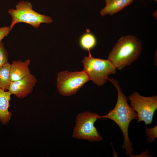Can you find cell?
<instances>
[{"label":"cell","mask_w":157,"mask_h":157,"mask_svg":"<svg viewBox=\"0 0 157 157\" xmlns=\"http://www.w3.org/2000/svg\"><path fill=\"white\" fill-rule=\"evenodd\" d=\"M108 80L113 84L117 90V101L114 108L110 110L107 115L99 116V118H105L110 119L118 126L124 136L122 147L125 150L126 156L132 157V154L134 150L133 147V144L129 137L128 129L131 121L133 119H138V115L128 104V98L123 92L118 81L113 78H109Z\"/></svg>","instance_id":"6da1fadb"},{"label":"cell","mask_w":157,"mask_h":157,"mask_svg":"<svg viewBox=\"0 0 157 157\" xmlns=\"http://www.w3.org/2000/svg\"><path fill=\"white\" fill-rule=\"evenodd\" d=\"M142 50V42L136 36L127 35L120 37L109 53L108 59L116 69L121 70L136 60Z\"/></svg>","instance_id":"7a4b0ae2"},{"label":"cell","mask_w":157,"mask_h":157,"mask_svg":"<svg viewBox=\"0 0 157 157\" xmlns=\"http://www.w3.org/2000/svg\"><path fill=\"white\" fill-rule=\"evenodd\" d=\"M8 12L12 17L9 26L10 31L19 23H26L37 28L42 23L50 24L53 21L50 17L40 14L33 10L32 4L27 1L19 2L15 9L10 8Z\"/></svg>","instance_id":"3957f363"},{"label":"cell","mask_w":157,"mask_h":157,"mask_svg":"<svg viewBox=\"0 0 157 157\" xmlns=\"http://www.w3.org/2000/svg\"><path fill=\"white\" fill-rule=\"evenodd\" d=\"M82 62L84 66L83 70L90 80L98 86L105 84L109 78L108 76L116 72V67L109 60L93 57L90 52L89 56H85Z\"/></svg>","instance_id":"277c9868"},{"label":"cell","mask_w":157,"mask_h":157,"mask_svg":"<svg viewBox=\"0 0 157 157\" xmlns=\"http://www.w3.org/2000/svg\"><path fill=\"white\" fill-rule=\"evenodd\" d=\"M99 116L97 114L90 112L79 114L76 117L72 137L91 142L101 140L102 138L94 125L95 122L99 119Z\"/></svg>","instance_id":"5b68a950"},{"label":"cell","mask_w":157,"mask_h":157,"mask_svg":"<svg viewBox=\"0 0 157 157\" xmlns=\"http://www.w3.org/2000/svg\"><path fill=\"white\" fill-rule=\"evenodd\" d=\"M127 98L130 101V106L137 115V123L144 122L146 125H150L157 108V96L144 97L135 92Z\"/></svg>","instance_id":"8992f818"},{"label":"cell","mask_w":157,"mask_h":157,"mask_svg":"<svg viewBox=\"0 0 157 157\" xmlns=\"http://www.w3.org/2000/svg\"><path fill=\"white\" fill-rule=\"evenodd\" d=\"M90 80L88 76L83 70L73 72L67 71L61 72L58 74L57 87L61 95L70 96L74 94Z\"/></svg>","instance_id":"52a82bcc"},{"label":"cell","mask_w":157,"mask_h":157,"mask_svg":"<svg viewBox=\"0 0 157 157\" xmlns=\"http://www.w3.org/2000/svg\"><path fill=\"white\" fill-rule=\"evenodd\" d=\"M37 81L35 76L30 74L18 80L11 82L8 90L18 98H25L32 92Z\"/></svg>","instance_id":"ba28073f"},{"label":"cell","mask_w":157,"mask_h":157,"mask_svg":"<svg viewBox=\"0 0 157 157\" xmlns=\"http://www.w3.org/2000/svg\"><path fill=\"white\" fill-rule=\"evenodd\" d=\"M31 63L29 59L23 62L21 60H13L11 64L10 76L11 82L22 79L31 74L28 66Z\"/></svg>","instance_id":"9c48e42d"},{"label":"cell","mask_w":157,"mask_h":157,"mask_svg":"<svg viewBox=\"0 0 157 157\" xmlns=\"http://www.w3.org/2000/svg\"><path fill=\"white\" fill-rule=\"evenodd\" d=\"M11 94L9 91L0 89V122L4 125L9 123L12 116L8 110Z\"/></svg>","instance_id":"30bf717a"},{"label":"cell","mask_w":157,"mask_h":157,"mask_svg":"<svg viewBox=\"0 0 157 157\" xmlns=\"http://www.w3.org/2000/svg\"><path fill=\"white\" fill-rule=\"evenodd\" d=\"M133 0H105L106 6L101 10L102 16L106 15H113L131 4Z\"/></svg>","instance_id":"8fae6325"},{"label":"cell","mask_w":157,"mask_h":157,"mask_svg":"<svg viewBox=\"0 0 157 157\" xmlns=\"http://www.w3.org/2000/svg\"><path fill=\"white\" fill-rule=\"evenodd\" d=\"M11 64L8 62L0 68V89L8 90L11 82L10 76Z\"/></svg>","instance_id":"7c38bea8"},{"label":"cell","mask_w":157,"mask_h":157,"mask_svg":"<svg viewBox=\"0 0 157 157\" xmlns=\"http://www.w3.org/2000/svg\"><path fill=\"white\" fill-rule=\"evenodd\" d=\"M79 44L83 49L90 52L91 49L94 48L97 43V40L94 35L90 32L84 33L79 40Z\"/></svg>","instance_id":"4fadbf2b"},{"label":"cell","mask_w":157,"mask_h":157,"mask_svg":"<svg viewBox=\"0 0 157 157\" xmlns=\"http://www.w3.org/2000/svg\"><path fill=\"white\" fill-rule=\"evenodd\" d=\"M8 52L1 41L0 42V68L8 62Z\"/></svg>","instance_id":"5bb4252c"},{"label":"cell","mask_w":157,"mask_h":157,"mask_svg":"<svg viewBox=\"0 0 157 157\" xmlns=\"http://www.w3.org/2000/svg\"><path fill=\"white\" fill-rule=\"evenodd\" d=\"M157 126L151 128H146L145 132L149 142H154L157 137Z\"/></svg>","instance_id":"9a60e30c"},{"label":"cell","mask_w":157,"mask_h":157,"mask_svg":"<svg viewBox=\"0 0 157 157\" xmlns=\"http://www.w3.org/2000/svg\"><path fill=\"white\" fill-rule=\"evenodd\" d=\"M10 31L9 26H5L0 27V42L9 34Z\"/></svg>","instance_id":"2e32d148"},{"label":"cell","mask_w":157,"mask_h":157,"mask_svg":"<svg viewBox=\"0 0 157 157\" xmlns=\"http://www.w3.org/2000/svg\"><path fill=\"white\" fill-rule=\"evenodd\" d=\"M155 0V1H157V0Z\"/></svg>","instance_id":"e0dca14e"}]
</instances>
